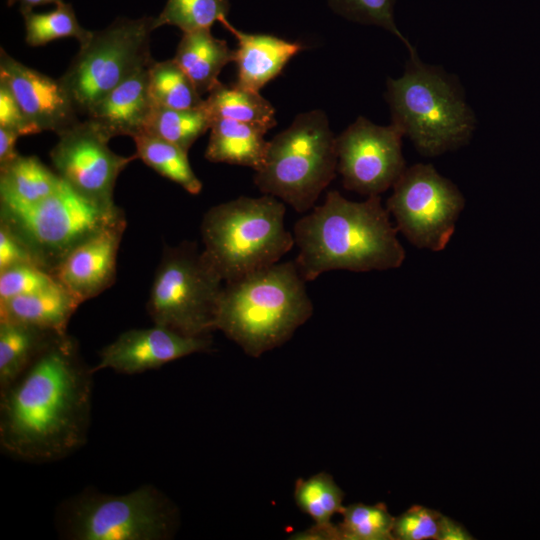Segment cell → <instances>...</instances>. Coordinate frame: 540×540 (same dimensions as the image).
<instances>
[{"label":"cell","mask_w":540,"mask_h":540,"mask_svg":"<svg viewBox=\"0 0 540 540\" xmlns=\"http://www.w3.org/2000/svg\"><path fill=\"white\" fill-rule=\"evenodd\" d=\"M77 341L57 336L0 390V446L12 458L47 463L81 448L91 421L93 373Z\"/></svg>","instance_id":"cell-1"},{"label":"cell","mask_w":540,"mask_h":540,"mask_svg":"<svg viewBox=\"0 0 540 540\" xmlns=\"http://www.w3.org/2000/svg\"><path fill=\"white\" fill-rule=\"evenodd\" d=\"M396 233L379 195L353 202L338 191H329L322 205L296 222L294 261L306 282L331 270L398 268L405 251Z\"/></svg>","instance_id":"cell-2"},{"label":"cell","mask_w":540,"mask_h":540,"mask_svg":"<svg viewBox=\"0 0 540 540\" xmlns=\"http://www.w3.org/2000/svg\"><path fill=\"white\" fill-rule=\"evenodd\" d=\"M305 283L295 261L225 283L215 329L253 357L280 346L313 313Z\"/></svg>","instance_id":"cell-3"},{"label":"cell","mask_w":540,"mask_h":540,"mask_svg":"<svg viewBox=\"0 0 540 540\" xmlns=\"http://www.w3.org/2000/svg\"><path fill=\"white\" fill-rule=\"evenodd\" d=\"M280 199L242 196L211 207L203 216L202 251L224 283L269 267L291 250Z\"/></svg>","instance_id":"cell-4"},{"label":"cell","mask_w":540,"mask_h":540,"mask_svg":"<svg viewBox=\"0 0 540 540\" xmlns=\"http://www.w3.org/2000/svg\"><path fill=\"white\" fill-rule=\"evenodd\" d=\"M336 137L327 115L315 109L295 117L269 141L263 167L254 182L261 192L304 213L335 178Z\"/></svg>","instance_id":"cell-5"},{"label":"cell","mask_w":540,"mask_h":540,"mask_svg":"<svg viewBox=\"0 0 540 540\" xmlns=\"http://www.w3.org/2000/svg\"><path fill=\"white\" fill-rule=\"evenodd\" d=\"M392 123L425 155H438L466 142L474 117L455 86L437 68L423 64L417 54L403 76L387 81Z\"/></svg>","instance_id":"cell-6"},{"label":"cell","mask_w":540,"mask_h":540,"mask_svg":"<svg viewBox=\"0 0 540 540\" xmlns=\"http://www.w3.org/2000/svg\"><path fill=\"white\" fill-rule=\"evenodd\" d=\"M58 521L61 535L72 540H166L178 516L170 500L147 484L123 495L83 491L61 505Z\"/></svg>","instance_id":"cell-7"},{"label":"cell","mask_w":540,"mask_h":540,"mask_svg":"<svg viewBox=\"0 0 540 540\" xmlns=\"http://www.w3.org/2000/svg\"><path fill=\"white\" fill-rule=\"evenodd\" d=\"M223 280L194 242L165 246L147 301L156 325L186 336H209Z\"/></svg>","instance_id":"cell-8"},{"label":"cell","mask_w":540,"mask_h":540,"mask_svg":"<svg viewBox=\"0 0 540 540\" xmlns=\"http://www.w3.org/2000/svg\"><path fill=\"white\" fill-rule=\"evenodd\" d=\"M0 213V221L21 239L37 265L51 274L78 245L125 216L116 204L90 200L64 181L41 202Z\"/></svg>","instance_id":"cell-9"},{"label":"cell","mask_w":540,"mask_h":540,"mask_svg":"<svg viewBox=\"0 0 540 540\" xmlns=\"http://www.w3.org/2000/svg\"><path fill=\"white\" fill-rule=\"evenodd\" d=\"M154 17L117 18L90 38L60 77L78 113L89 110L127 77L148 66Z\"/></svg>","instance_id":"cell-10"},{"label":"cell","mask_w":540,"mask_h":540,"mask_svg":"<svg viewBox=\"0 0 540 540\" xmlns=\"http://www.w3.org/2000/svg\"><path fill=\"white\" fill-rule=\"evenodd\" d=\"M393 189L387 210L398 229L419 248L443 250L464 207L458 188L432 165L416 164L405 169Z\"/></svg>","instance_id":"cell-11"},{"label":"cell","mask_w":540,"mask_h":540,"mask_svg":"<svg viewBox=\"0 0 540 540\" xmlns=\"http://www.w3.org/2000/svg\"><path fill=\"white\" fill-rule=\"evenodd\" d=\"M403 135L393 123L380 126L358 117L336 137L337 171L344 187L368 197L393 187L406 169Z\"/></svg>","instance_id":"cell-12"},{"label":"cell","mask_w":540,"mask_h":540,"mask_svg":"<svg viewBox=\"0 0 540 540\" xmlns=\"http://www.w3.org/2000/svg\"><path fill=\"white\" fill-rule=\"evenodd\" d=\"M50 158L58 175L75 191L104 205H115L113 192L120 173L137 158L114 153L110 138L91 121H78L58 133Z\"/></svg>","instance_id":"cell-13"},{"label":"cell","mask_w":540,"mask_h":540,"mask_svg":"<svg viewBox=\"0 0 540 540\" xmlns=\"http://www.w3.org/2000/svg\"><path fill=\"white\" fill-rule=\"evenodd\" d=\"M209 336H186L170 328L154 324L151 328L130 329L121 333L99 353L94 371L112 369L134 375L210 349Z\"/></svg>","instance_id":"cell-14"},{"label":"cell","mask_w":540,"mask_h":540,"mask_svg":"<svg viewBox=\"0 0 540 540\" xmlns=\"http://www.w3.org/2000/svg\"><path fill=\"white\" fill-rule=\"evenodd\" d=\"M0 81L9 87L27 119L40 132L58 134L79 121L76 106L60 78L24 65L3 49Z\"/></svg>","instance_id":"cell-15"},{"label":"cell","mask_w":540,"mask_h":540,"mask_svg":"<svg viewBox=\"0 0 540 540\" xmlns=\"http://www.w3.org/2000/svg\"><path fill=\"white\" fill-rule=\"evenodd\" d=\"M125 228L124 216L78 245L52 272L80 304L115 282L117 254Z\"/></svg>","instance_id":"cell-16"},{"label":"cell","mask_w":540,"mask_h":540,"mask_svg":"<svg viewBox=\"0 0 540 540\" xmlns=\"http://www.w3.org/2000/svg\"><path fill=\"white\" fill-rule=\"evenodd\" d=\"M149 65L110 90L86 114V119L110 139L115 136L133 138L145 131L155 106L148 91Z\"/></svg>","instance_id":"cell-17"},{"label":"cell","mask_w":540,"mask_h":540,"mask_svg":"<svg viewBox=\"0 0 540 540\" xmlns=\"http://www.w3.org/2000/svg\"><path fill=\"white\" fill-rule=\"evenodd\" d=\"M235 37L238 47L234 50L237 66L236 85L259 92L277 77L289 60L305 47L269 34L247 33L235 28L227 17L219 21Z\"/></svg>","instance_id":"cell-18"},{"label":"cell","mask_w":540,"mask_h":540,"mask_svg":"<svg viewBox=\"0 0 540 540\" xmlns=\"http://www.w3.org/2000/svg\"><path fill=\"white\" fill-rule=\"evenodd\" d=\"M265 128L228 118H213L205 158L260 170L266 160L269 141Z\"/></svg>","instance_id":"cell-19"},{"label":"cell","mask_w":540,"mask_h":540,"mask_svg":"<svg viewBox=\"0 0 540 540\" xmlns=\"http://www.w3.org/2000/svg\"><path fill=\"white\" fill-rule=\"evenodd\" d=\"M80 303L58 282L45 289L0 302V321L18 322L67 334Z\"/></svg>","instance_id":"cell-20"},{"label":"cell","mask_w":540,"mask_h":540,"mask_svg":"<svg viewBox=\"0 0 540 540\" xmlns=\"http://www.w3.org/2000/svg\"><path fill=\"white\" fill-rule=\"evenodd\" d=\"M62 182L38 157L19 155L0 166V210L29 208L56 192Z\"/></svg>","instance_id":"cell-21"},{"label":"cell","mask_w":540,"mask_h":540,"mask_svg":"<svg viewBox=\"0 0 540 540\" xmlns=\"http://www.w3.org/2000/svg\"><path fill=\"white\" fill-rule=\"evenodd\" d=\"M173 60L202 95L212 90L222 69L234 61V50L214 37L211 28L199 29L183 33Z\"/></svg>","instance_id":"cell-22"},{"label":"cell","mask_w":540,"mask_h":540,"mask_svg":"<svg viewBox=\"0 0 540 540\" xmlns=\"http://www.w3.org/2000/svg\"><path fill=\"white\" fill-rule=\"evenodd\" d=\"M57 336L32 325L0 321V390L13 383Z\"/></svg>","instance_id":"cell-23"},{"label":"cell","mask_w":540,"mask_h":540,"mask_svg":"<svg viewBox=\"0 0 540 540\" xmlns=\"http://www.w3.org/2000/svg\"><path fill=\"white\" fill-rule=\"evenodd\" d=\"M204 106L212 118H228L254 124L270 130L276 125L275 109L259 92L220 81L204 99Z\"/></svg>","instance_id":"cell-24"},{"label":"cell","mask_w":540,"mask_h":540,"mask_svg":"<svg viewBox=\"0 0 540 540\" xmlns=\"http://www.w3.org/2000/svg\"><path fill=\"white\" fill-rule=\"evenodd\" d=\"M133 140L137 158L147 166L177 183L188 193H200L202 183L190 165L187 151L149 133H141L133 137Z\"/></svg>","instance_id":"cell-25"},{"label":"cell","mask_w":540,"mask_h":540,"mask_svg":"<svg viewBox=\"0 0 540 540\" xmlns=\"http://www.w3.org/2000/svg\"><path fill=\"white\" fill-rule=\"evenodd\" d=\"M148 91L157 107L194 109L204 106L202 95L173 58L151 62L148 67Z\"/></svg>","instance_id":"cell-26"},{"label":"cell","mask_w":540,"mask_h":540,"mask_svg":"<svg viewBox=\"0 0 540 540\" xmlns=\"http://www.w3.org/2000/svg\"><path fill=\"white\" fill-rule=\"evenodd\" d=\"M213 118L205 106L194 109H169L154 106L145 131L171 142L185 151L210 130Z\"/></svg>","instance_id":"cell-27"},{"label":"cell","mask_w":540,"mask_h":540,"mask_svg":"<svg viewBox=\"0 0 540 540\" xmlns=\"http://www.w3.org/2000/svg\"><path fill=\"white\" fill-rule=\"evenodd\" d=\"M22 16L25 24V41L33 47L63 38H74L81 46L92 33L80 25L70 3L62 2L49 12L29 11Z\"/></svg>","instance_id":"cell-28"},{"label":"cell","mask_w":540,"mask_h":540,"mask_svg":"<svg viewBox=\"0 0 540 540\" xmlns=\"http://www.w3.org/2000/svg\"><path fill=\"white\" fill-rule=\"evenodd\" d=\"M344 492L331 475L321 472L307 479H299L294 500L301 511L316 524H330L335 514L341 513Z\"/></svg>","instance_id":"cell-29"},{"label":"cell","mask_w":540,"mask_h":540,"mask_svg":"<svg viewBox=\"0 0 540 540\" xmlns=\"http://www.w3.org/2000/svg\"><path fill=\"white\" fill-rule=\"evenodd\" d=\"M229 0H167L164 8L153 19L154 30L170 25L182 33L211 28L215 22L227 17Z\"/></svg>","instance_id":"cell-30"},{"label":"cell","mask_w":540,"mask_h":540,"mask_svg":"<svg viewBox=\"0 0 540 540\" xmlns=\"http://www.w3.org/2000/svg\"><path fill=\"white\" fill-rule=\"evenodd\" d=\"M338 524L341 540H393L394 517L384 503L344 506Z\"/></svg>","instance_id":"cell-31"},{"label":"cell","mask_w":540,"mask_h":540,"mask_svg":"<svg viewBox=\"0 0 540 540\" xmlns=\"http://www.w3.org/2000/svg\"><path fill=\"white\" fill-rule=\"evenodd\" d=\"M332 10L348 20L382 27L401 39L415 54L408 40L398 30L394 21L395 0H328Z\"/></svg>","instance_id":"cell-32"},{"label":"cell","mask_w":540,"mask_h":540,"mask_svg":"<svg viewBox=\"0 0 540 540\" xmlns=\"http://www.w3.org/2000/svg\"><path fill=\"white\" fill-rule=\"evenodd\" d=\"M55 277L33 264H22L0 271V302L27 295L56 284Z\"/></svg>","instance_id":"cell-33"},{"label":"cell","mask_w":540,"mask_h":540,"mask_svg":"<svg viewBox=\"0 0 540 540\" xmlns=\"http://www.w3.org/2000/svg\"><path fill=\"white\" fill-rule=\"evenodd\" d=\"M441 513L414 505L394 519L393 537L397 540H437Z\"/></svg>","instance_id":"cell-34"},{"label":"cell","mask_w":540,"mask_h":540,"mask_svg":"<svg viewBox=\"0 0 540 540\" xmlns=\"http://www.w3.org/2000/svg\"><path fill=\"white\" fill-rule=\"evenodd\" d=\"M0 127L15 131L19 136L40 131L27 119L9 87L0 81Z\"/></svg>","instance_id":"cell-35"},{"label":"cell","mask_w":540,"mask_h":540,"mask_svg":"<svg viewBox=\"0 0 540 540\" xmlns=\"http://www.w3.org/2000/svg\"><path fill=\"white\" fill-rule=\"evenodd\" d=\"M22 264L37 265L21 239L0 221V271Z\"/></svg>","instance_id":"cell-36"},{"label":"cell","mask_w":540,"mask_h":540,"mask_svg":"<svg viewBox=\"0 0 540 540\" xmlns=\"http://www.w3.org/2000/svg\"><path fill=\"white\" fill-rule=\"evenodd\" d=\"M294 540H341L338 525L316 524L306 530L291 535Z\"/></svg>","instance_id":"cell-37"},{"label":"cell","mask_w":540,"mask_h":540,"mask_svg":"<svg viewBox=\"0 0 540 540\" xmlns=\"http://www.w3.org/2000/svg\"><path fill=\"white\" fill-rule=\"evenodd\" d=\"M474 537L458 521L441 515L437 540H473Z\"/></svg>","instance_id":"cell-38"},{"label":"cell","mask_w":540,"mask_h":540,"mask_svg":"<svg viewBox=\"0 0 540 540\" xmlns=\"http://www.w3.org/2000/svg\"><path fill=\"white\" fill-rule=\"evenodd\" d=\"M20 136L13 130L0 127V166H3L20 154L16 150V142Z\"/></svg>","instance_id":"cell-39"},{"label":"cell","mask_w":540,"mask_h":540,"mask_svg":"<svg viewBox=\"0 0 540 540\" xmlns=\"http://www.w3.org/2000/svg\"><path fill=\"white\" fill-rule=\"evenodd\" d=\"M64 2L63 0H7V5L12 6L15 4L19 5L21 14L33 11L37 6L54 4L55 6Z\"/></svg>","instance_id":"cell-40"}]
</instances>
